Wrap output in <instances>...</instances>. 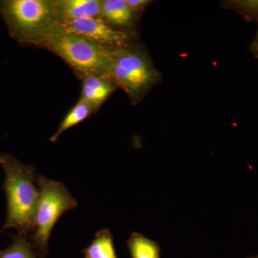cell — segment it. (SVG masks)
<instances>
[{
    "mask_svg": "<svg viewBox=\"0 0 258 258\" xmlns=\"http://www.w3.org/2000/svg\"><path fill=\"white\" fill-rule=\"evenodd\" d=\"M106 77L124 91L133 106L143 101L162 80L147 48L137 42L108 48Z\"/></svg>",
    "mask_w": 258,
    "mask_h": 258,
    "instance_id": "obj_1",
    "label": "cell"
},
{
    "mask_svg": "<svg viewBox=\"0 0 258 258\" xmlns=\"http://www.w3.org/2000/svg\"><path fill=\"white\" fill-rule=\"evenodd\" d=\"M84 258H117L113 236L109 230L103 229L96 232L91 244L83 249Z\"/></svg>",
    "mask_w": 258,
    "mask_h": 258,
    "instance_id": "obj_10",
    "label": "cell"
},
{
    "mask_svg": "<svg viewBox=\"0 0 258 258\" xmlns=\"http://www.w3.org/2000/svg\"><path fill=\"white\" fill-rule=\"evenodd\" d=\"M1 232H2V231H0V233H1Z\"/></svg>",
    "mask_w": 258,
    "mask_h": 258,
    "instance_id": "obj_18",
    "label": "cell"
},
{
    "mask_svg": "<svg viewBox=\"0 0 258 258\" xmlns=\"http://www.w3.org/2000/svg\"><path fill=\"white\" fill-rule=\"evenodd\" d=\"M39 200L34 217L32 244L42 257L48 252L50 234L56 222L66 212L77 208L78 203L60 181L37 176Z\"/></svg>",
    "mask_w": 258,
    "mask_h": 258,
    "instance_id": "obj_4",
    "label": "cell"
},
{
    "mask_svg": "<svg viewBox=\"0 0 258 258\" xmlns=\"http://www.w3.org/2000/svg\"><path fill=\"white\" fill-rule=\"evenodd\" d=\"M132 258H160V245L139 232H132L127 240Z\"/></svg>",
    "mask_w": 258,
    "mask_h": 258,
    "instance_id": "obj_11",
    "label": "cell"
},
{
    "mask_svg": "<svg viewBox=\"0 0 258 258\" xmlns=\"http://www.w3.org/2000/svg\"><path fill=\"white\" fill-rule=\"evenodd\" d=\"M39 255L26 237L19 235L8 248L0 251V258H40Z\"/></svg>",
    "mask_w": 258,
    "mask_h": 258,
    "instance_id": "obj_13",
    "label": "cell"
},
{
    "mask_svg": "<svg viewBox=\"0 0 258 258\" xmlns=\"http://www.w3.org/2000/svg\"><path fill=\"white\" fill-rule=\"evenodd\" d=\"M50 3L58 23L99 18L101 13V0H50Z\"/></svg>",
    "mask_w": 258,
    "mask_h": 258,
    "instance_id": "obj_7",
    "label": "cell"
},
{
    "mask_svg": "<svg viewBox=\"0 0 258 258\" xmlns=\"http://www.w3.org/2000/svg\"><path fill=\"white\" fill-rule=\"evenodd\" d=\"M28 45L53 52L67 62L75 73L106 77L109 47L70 32L57 21L32 39Z\"/></svg>",
    "mask_w": 258,
    "mask_h": 258,
    "instance_id": "obj_3",
    "label": "cell"
},
{
    "mask_svg": "<svg viewBox=\"0 0 258 258\" xmlns=\"http://www.w3.org/2000/svg\"><path fill=\"white\" fill-rule=\"evenodd\" d=\"M99 18L116 30L137 34L139 18L128 8L125 0H101Z\"/></svg>",
    "mask_w": 258,
    "mask_h": 258,
    "instance_id": "obj_8",
    "label": "cell"
},
{
    "mask_svg": "<svg viewBox=\"0 0 258 258\" xmlns=\"http://www.w3.org/2000/svg\"><path fill=\"white\" fill-rule=\"evenodd\" d=\"M0 166L5 172L3 189L6 193V222L3 230L14 228L26 237L33 229L39 200L35 167L20 162L10 154H0Z\"/></svg>",
    "mask_w": 258,
    "mask_h": 258,
    "instance_id": "obj_2",
    "label": "cell"
},
{
    "mask_svg": "<svg viewBox=\"0 0 258 258\" xmlns=\"http://www.w3.org/2000/svg\"><path fill=\"white\" fill-rule=\"evenodd\" d=\"M125 3L128 5V8L133 12L136 16L139 17L143 14L144 12L147 9L153 1L150 0H125Z\"/></svg>",
    "mask_w": 258,
    "mask_h": 258,
    "instance_id": "obj_15",
    "label": "cell"
},
{
    "mask_svg": "<svg viewBox=\"0 0 258 258\" xmlns=\"http://www.w3.org/2000/svg\"><path fill=\"white\" fill-rule=\"evenodd\" d=\"M76 76L82 82L81 99L88 102L96 112L104 102L118 89L111 80L96 75L76 73Z\"/></svg>",
    "mask_w": 258,
    "mask_h": 258,
    "instance_id": "obj_9",
    "label": "cell"
},
{
    "mask_svg": "<svg viewBox=\"0 0 258 258\" xmlns=\"http://www.w3.org/2000/svg\"><path fill=\"white\" fill-rule=\"evenodd\" d=\"M249 50H250L252 55H253L255 58L258 59V28L255 36H254L253 40L251 42L250 46H249Z\"/></svg>",
    "mask_w": 258,
    "mask_h": 258,
    "instance_id": "obj_16",
    "label": "cell"
},
{
    "mask_svg": "<svg viewBox=\"0 0 258 258\" xmlns=\"http://www.w3.org/2000/svg\"><path fill=\"white\" fill-rule=\"evenodd\" d=\"M0 15L10 37L23 45L56 22L50 0H0Z\"/></svg>",
    "mask_w": 258,
    "mask_h": 258,
    "instance_id": "obj_5",
    "label": "cell"
},
{
    "mask_svg": "<svg viewBox=\"0 0 258 258\" xmlns=\"http://www.w3.org/2000/svg\"><path fill=\"white\" fill-rule=\"evenodd\" d=\"M249 258H258V255L254 256V257H249Z\"/></svg>",
    "mask_w": 258,
    "mask_h": 258,
    "instance_id": "obj_17",
    "label": "cell"
},
{
    "mask_svg": "<svg viewBox=\"0 0 258 258\" xmlns=\"http://www.w3.org/2000/svg\"><path fill=\"white\" fill-rule=\"evenodd\" d=\"M58 23L70 32L82 35L98 45L109 48L137 42V34L116 30L100 18H84Z\"/></svg>",
    "mask_w": 258,
    "mask_h": 258,
    "instance_id": "obj_6",
    "label": "cell"
},
{
    "mask_svg": "<svg viewBox=\"0 0 258 258\" xmlns=\"http://www.w3.org/2000/svg\"><path fill=\"white\" fill-rule=\"evenodd\" d=\"M93 113L94 111L91 105L88 102L80 98L78 103L73 107L72 109L67 113L64 119L61 121L58 128L51 137L50 142L52 143L55 142L60 137L61 134H63L66 131L79 124Z\"/></svg>",
    "mask_w": 258,
    "mask_h": 258,
    "instance_id": "obj_12",
    "label": "cell"
},
{
    "mask_svg": "<svg viewBox=\"0 0 258 258\" xmlns=\"http://www.w3.org/2000/svg\"><path fill=\"white\" fill-rule=\"evenodd\" d=\"M221 5L225 9L237 12L246 21L258 23V0H230Z\"/></svg>",
    "mask_w": 258,
    "mask_h": 258,
    "instance_id": "obj_14",
    "label": "cell"
}]
</instances>
